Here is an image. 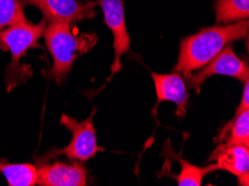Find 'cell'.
Masks as SVG:
<instances>
[{
    "label": "cell",
    "mask_w": 249,
    "mask_h": 186,
    "mask_svg": "<svg viewBox=\"0 0 249 186\" xmlns=\"http://www.w3.org/2000/svg\"><path fill=\"white\" fill-rule=\"evenodd\" d=\"M248 19L228 25L202 28L198 33L184 37L180 41L179 58L173 70L189 76L213 59L227 45L247 38Z\"/></svg>",
    "instance_id": "obj_1"
},
{
    "label": "cell",
    "mask_w": 249,
    "mask_h": 186,
    "mask_svg": "<svg viewBox=\"0 0 249 186\" xmlns=\"http://www.w3.org/2000/svg\"><path fill=\"white\" fill-rule=\"evenodd\" d=\"M43 36L53 57V67L48 71V77L58 84L66 81L77 57L89 51L96 43V36L92 34H74L69 22H48Z\"/></svg>",
    "instance_id": "obj_2"
},
{
    "label": "cell",
    "mask_w": 249,
    "mask_h": 186,
    "mask_svg": "<svg viewBox=\"0 0 249 186\" xmlns=\"http://www.w3.org/2000/svg\"><path fill=\"white\" fill-rule=\"evenodd\" d=\"M94 113H95V109L90 114L89 118L83 121H78L71 116L62 115L60 124L64 125L67 130H70L73 138H71L70 145L64 150H55V156L63 154L70 159L85 162L95 156L99 151H103V149L99 147L96 142L95 128L93 125Z\"/></svg>",
    "instance_id": "obj_3"
},
{
    "label": "cell",
    "mask_w": 249,
    "mask_h": 186,
    "mask_svg": "<svg viewBox=\"0 0 249 186\" xmlns=\"http://www.w3.org/2000/svg\"><path fill=\"white\" fill-rule=\"evenodd\" d=\"M213 75H224L239 79L240 82L249 81V69L247 63L237 57L232 51V44L227 45L207 65L198 69L197 73L187 76L186 81L190 88L200 92V88L207 78Z\"/></svg>",
    "instance_id": "obj_4"
},
{
    "label": "cell",
    "mask_w": 249,
    "mask_h": 186,
    "mask_svg": "<svg viewBox=\"0 0 249 186\" xmlns=\"http://www.w3.org/2000/svg\"><path fill=\"white\" fill-rule=\"evenodd\" d=\"M46 26L47 21L43 18L38 24H32L28 20L10 26L0 32V48L3 51H10L13 56L9 69H16L26 51L38 45V40L43 37Z\"/></svg>",
    "instance_id": "obj_5"
},
{
    "label": "cell",
    "mask_w": 249,
    "mask_h": 186,
    "mask_svg": "<svg viewBox=\"0 0 249 186\" xmlns=\"http://www.w3.org/2000/svg\"><path fill=\"white\" fill-rule=\"evenodd\" d=\"M26 5L38 8L48 22H74L93 19L96 15V1L77 0H24Z\"/></svg>",
    "instance_id": "obj_6"
},
{
    "label": "cell",
    "mask_w": 249,
    "mask_h": 186,
    "mask_svg": "<svg viewBox=\"0 0 249 186\" xmlns=\"http://www.w3.org/2000/svg\"><path fill=\"white\" fill-rule=\"evenodd\" d=\"M95 1L103 10L105 24L111 29L114 37L115 57L114 63L111 67V75L108 77L110 81L113 75L122 69L121 57L130 51L131 38L126 29L123 0H95Z\"/></svg>",
    "instance_id": "obj_7"
},
{
    "label": "cell",
    "mask_w": 249,
    "mask_h": 186,
    "mask_svg": "<svg viewBox=\"0 0 249 186\" xmlns=\"http://www.w3.org/2000/svg\"><path fill=\"white\" fill-rule=\"evenodd\" d=\"M208 162H214L218 170H227L236 175L239 185H249V146L219 143Z\"/></svg>",
    "instance_id": "obj_8"
},
{
    "label": "cell",
    "mask_w": 249,
    "mask_h": 186,
    "mask_svg": "<svg viewBox=\"0 0 249 186\" xmlns=\"http://www.w3.org/2000/svg\"><path fill=\"white\" fill-rule=\"evenodd\" d=\"M86 183V169L78 162H55L37 169V184L41 186H85Z\"/></svg>",
    "instance_id": "obj_9"
},
{
    "label": "cell",
    "mask_w": 249,
    "mask_h": 186,
    "mask_svg": "<svg viewBox=\"0 0 249 186\" xmlns=\"http://www.w3.org/2000/svg\"><path fill=\"white\" fill-rule=\"evenodd\" d=\"M156 85L157 106L161 101H173L177 105L176 114L178 116H184L188 109L189 94L187 92V86L184 79L180 73L172 74H157L151 73Z\"/></svg>",
    "instance_id": "obj_10"
},
{
    "label": "cell",
    "mask_w": 249,
    "mask_h": 186,
    "mask_svg": "<svg viewBox=\"0 0 249 186\" xmlns=\"http://www.w3.org/2000/svg\"><path fill=\"white\" fill-rule=\"evenodd\" d=\"M214 143L244 144L249 146V109L233 116L214 138Z\"/></svg>",
    "instance_id": "obj_11"
},
{
    "label": "cell",
    "mask_w": 249,
    "mask_h": 186,
    "mask_svg": "<svg viewBox=\"0 0 249 186\" xmlns=\"http://www.w3.org/2000/svg\"><path fill=\"white\" fill-rule=\"evenodd\" d=\"M217 25H228L249 17V0H216L214 2Z\"/></svg>",
    "instance_id": "obj_12"
},
{
    "label": "cell",
    "mask_w": 249,
    "mask_h": 186,
    "mask_svg": "<svg viewBox=\"0 0 249 186\" xmlns=\"http://www.w3.org/2000/svg\"><path fill=\"white\" fill-rule=\"evenodd\" d=\"M1 173L5 175L9 186H34L37 184V169L30 163L7 164L3 161Z\"/></svg>",
    "instance_id": "obj_13"
},
{
    "label": "cell",
    "mask_w": 249,
    "mask_h": 186,
    "mask_svg": "<svg viewBox=\"0 0 249 186\" xmlns=\"http://www.w3.org/2000/svg\"><path fill=\"white\" fill-rule=\"evenodd\" d=\"M24 0H0V32L19 22L28 21L26 18Z\"/></svg>",
    "instance_id": "obj_14"
},
{
    "label": "cell",
    "mask_w": 249,
    "mask_h": 186,
    "mask_svg": "<svg viewBox=\"0 0 249 186\" xmlns=\"http://www.w3.org/2000/svg\"><path fill=\"white\" fill-rule=\"evenodd\" d=\"M181 172L177 176V182L179 186H200L202 183L203 177L208 175L209 173H213L214 170H218L216 164H211L205 168H199L191 164L188 161L180 159Z\"/></svg>",
    "instance_id": "obj_15"
},
{
    "label": "cell",
    "mask_w": 249,
    "mask_h": 186,
    "mask_svg": "<svg viewBox=\"0 0 249 186\" xmlns=\"http://www.w3.org/2000/svg\"><path fill=\"white\" fill-rule=\"evenodd\" d=\"M246 109H249V85H248V81L245 82V86H244V92H243V97H241V101L239 107L237 108L236 114H239L241 112L246 111Z\"/></svg>",
    "instance_id": "obj_16"
},
{
    "label": "cell",
    "mask_w": 249,
    "mask_h": 186,
    "mask_svg": "<svg viewBox=\"0 0 249 186\" xmlns=\"http://www.w3.org/2000/svg\"><path fill=\"white\" fill-rule=\"evenodd\" d=\"M2 163H3V161H2V162H0V172H1V166H2Z\"/></svg>",
    "instance_id": "obj_17"
}]
</instances>
